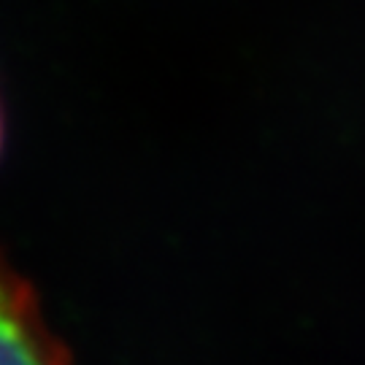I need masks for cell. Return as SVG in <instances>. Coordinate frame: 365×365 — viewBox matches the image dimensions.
I'll use <instances>...</instances> for the list:
<instances>
[{"mask_svg": "<svg viewBox=\"0 0 365 365\" xmlns=\"http://www.w3.org/2000/svg\"><path fill=\"white\" fill-rule=\"evenodd\" d=\"M0 365H71L36 289L0 252Z\"/></svg>", "mask_w": 365, "mask_h": 365, "instance_id": "6da1fadb", "label": "cell"}, {"mask_svg": "<svg viewBox=\"0 0 365 365\" xmlns=\"http://www.w3.org/2000/svg\"><path fill=\"white\" fill-rule=\"evenodd\" d=\"M0 144H3V119H0Z\"/></svg>", "mask_w": 365, "mask_h": 365, "instance_id": "7a4b0ae2", "label": "cell"}]
</instances>
